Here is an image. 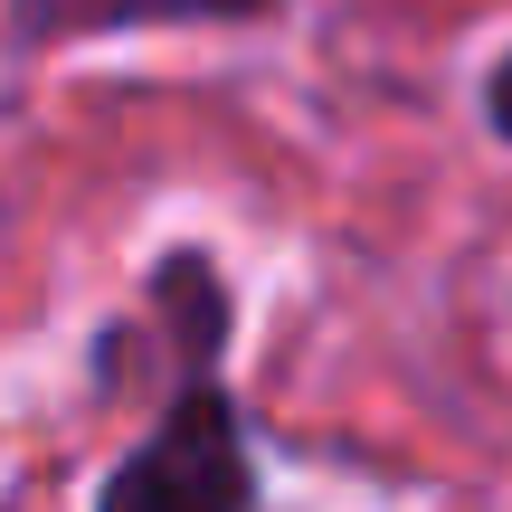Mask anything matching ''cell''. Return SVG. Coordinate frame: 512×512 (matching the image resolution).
<instances>
[{
  "label": "cell",
  "instance_id": "obj_1",
  "mask_svg": "<svg viewBox=\"0 0 512 512\" xmlns=\"http://www.w3.org/2000/svg\"><path fill=\"white\" fill-rule=\"evenodd\" d=\"M256 503H266V465H256V427H247L238 380L228 370H190L114 446L86 512H256Z\"/></svg>",
  "mask_w": 512,
  "mask_h": 512
},
{
  "label": "cell",
  "instance_id": "obj_2",
  "mask_svg": "<svg viewBox=\"0 0 512 512\" xmlns=\"http://www.w3.org/2000/svg\"><path fill=\"white\" fill-rule=\"evenodd\" d=\"M238 351V285L200 238H171L143 266L124 313H105L86 342V389L95 399H162L190 370H228Z\"/></svg>",
  "mask_w": 512,
  "mask_h": 512
},
{
  "label": "cell",
  "instance_id": "obj_3",
  "mask_svg": "<svg viewBox=\"0 0 512 512\" xmlns=\"http://www.w3.org/2000/svg\"><path fill=\"white\" fill-rule=\"evenodd\" d=\"M0 10L29 57H57V48H105V38H152V29H256L285 0H0Z\"/></svg>",
  "mask_w": 512,
  "mask_h": 512
},
{
  "label": "cell",
  "instance_id": "obj_4",
  "mask_svg": "<svg viewBox=\"0 0 512 512\" xmlns=\"http://www.w3.org/2000/svg\"><path fill=\"white\" fill-rule=\"evenodd\" d=\"M475 114H484V133L512 152V48H494V67H484V86H475Z\"/></svg>",
  "mask_w": 512,
  "mask_h": 512
}]
</instances>
